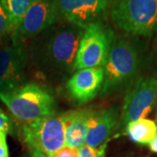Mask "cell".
Returning <instances> with one entry per match:
<instances>
[{
    "mask_svg": "<svg viewBox=\"0 0 157 157\" xmlns=\"http://www.w3.org/2000/svg\"><path fill=\"white\" fill-rule=\"evenodd\" d=\"M115 34L105 24L98 21L85 29L74 65L75 72L86 68L104 67Z\"/></svg>",
    "mask_w": 157,
    "mask_h": 157,
    "instance_id": "obj_6",
    "label": "cell"
},
{
    "mask_svg": "<svg viewBox=\"0 0 157 157\" xmlns=\"http://www.w3.org/2000/svg\"><path fill=\"white\" fill-rule=\"evenodd\" d=\"M129 139L137 144L148 145L157 135V124L149 119L143 118L129 122L126 127Z\"/></svg>",
    "mask_w": 157,
    "mask_h": 157,
    "instance_id": "obj_14",
    "label": "cell"
},
{
    "mask_svg": "<svg viewBox=\"0 0 157 157\" xmlns=\"http://www.w3.org/2000/svg\"><path fill=\"white\" fill-rule=\"evenodd\" d=\"M59 22L54 0H35L11 33L12 42L25 43Z\"/></svg>",
    "mask_w": 157,
    "mask_h": 157,
    "instance_id": "obj_9",
    "label": "cell"
},
{
    "mask_svg": "<svg viewBox=\"0 0 157 157\" xmlns=\"http://www.w3.org/2000/svg\"><path fill=\"white\" fill-rule=\"evenodd\" d=\"M155 112H156V115H157V103H156V110H155Z\"/></svg>",
    "mask_w": 157,
    "mask_h": 157,
    "instance_id": "obj_24",
    "label": "cell"
},
{
    "mask_svg": "<svg viewBox=\"0 0 157 157\" xmlns=\"http://www.w3.org/2000/svg\"><path fill=\"white\" fill-rule=\"evenodd\" d=\"M110 16L125 33L150 38L157 25V0H113Z\"/></svg>",
    "mask_w": 157,
    "mask_h": 157,
    "instance_id": "obj_4",
    "label": "cell"
},
{
    "mask_svg": "<svg viewBox=\"0 0 157 157\" xmlns=\"http://www.w3.org/2000/svg\"><path fill=\"white\" fill-rule=\"evenodd\" d=\"M20 138L31 154H41L51 157L66 146L65 129L61 115H54L22 123Z\"/></svg>",
    "mask_w": 157,
    "mask_h": 157,
    "instance_id": "obj_5",
    "label": "cell"
},
{
    "mask_svg": "<svg viewBox=\"0 0 157 157\" xmlns=\"http://www.w3.org/2000/svg\"><path fill=\"white\" fill-rule=\"evenodd\" d=\"M148 147L150 148V150L154 153L157 154V135H155V137L148 143Z\"/></svg>",
    "mask_w": 157,
    "mask_h": 157,
    "instance_id": "obj_21",
    "label": "cell"
},
{
    "mask_svg": "<svg viewBox=\"0 0 157 157\" xmlns=\"http://www.w3.org/2000/svg\"><path fill=\"white\" fill-rule=\"evenodd\" d=\"M155 42H156L157 43V25H156V27H155Z\"/></svg>",
    "mask_w": 157,
    "mask_h": 157,
    "instance_id": "obj_23",
    "label": "cell"
},
{
    "mask_svg": "<svg viewBox=\"0 0 157 157\" xmlns=\"http://www.w3.org/2000/svg\"><path fill=\"white\" fill-rule=\"evenodd\" d=\"M29 53L25 43L12 42L0 49V93L9 94L26 84Z\"/></svg>",
    "mask_w": 157,
    "mask_h": 157,
    "instance_id": "obj_8",
    "label": "cell"
},
{
    "mask_svg": "<svg viewBox=\"0 0 157 157\" xmlns=\"http://www.w3.org/2000/svg\"><path fill=\"white\" fill-rule=\"evenodd\" d=\"M119 110L115 107L94 110L90 118L86 145L95 148L107 142L119 122Z\"/></svg>",
    "mask_w": 157,
    "mask_h": 157,
    "instance_id": "obj_12",
    "label": "cell"
},
{
    "mask_svg": "<svg viewBox=\"0 0 157 157\" xmlns=\"http://www.w3.org/2000/svg\"><path fill=\"white\" fill-rule=\"evenodd\" d=\"M0 100L22 123L57 115V101L52 91L35 82H28L12 93H0Z\"/></svg>",
    "mask_w": 157,
    "mask_h": 157,
    "instance_id": "obj_3",
    "label": "cell"
},
{
    "mask_svg": "<svg viewBox=\"0 0 157 157\" xmlns=\"http://www.w3.org/2000/svg\"><path fill=\"white\" fill-rule=\"evenodd\" d=\"M32 157H46L41 154H32Z\"/></svg>",
    "mask_w": 157,
    "mask_h": 157,
    "instance_id": "obj_22",
    "label": "cell"
},
{
    "mask_svg": "<svg viewBox=\"0 0 157 157\" xmlns=\"http://www.w3.org/2000/svg\"><path fill=\"white\" fill-rule=\"evenodd\" d=\"M34 1L35 0H3L11 18L13 30L20 22L23 16Z\"/></svg>",
    "mask_w": 157,
    "mask_h": 157,
    "instance_id": "obj_15",
    "label": "cell"
},
{
    "mask_svg": "<svg viewBox=\"0 0 157 157\" xmlns=\"http://www.w3.org/2000/svg\"><path fill=\"white\" fill-rule=\"evenodd\" d=\"M155 63H156V68H157V57H156V61H155Z\"/></svg>",
    "mask_w": 157,
    "mask_h": 157,
    "instance_id": "obj_25",
    "label": "cell"
},
{
    "mask_svg": "<svg viewBox=\"0 0 157 157\" xmlns=\"http://www.w3.org/2000/svg\"><path fill=\"white\" fill-rule=\"evenodd\" d=\"M140 68V56L135 44L114 36L104 69V81L100 96L104 98L129 89L135 83Z\"/></svg>",
    "mask_w": 157,
    "mask_h": 157,
    "instance_id": "obj_2",
    "label": "cell"
},
{
    "mask_svg": "<svg viewBox=\"0 0 157 157\" xmlns=\"http://www.w3.org/2000/svg\"><path fill=\"white\" fill-rule=\"evenodd\" d=\"M13 27L11 18L6 10L3 0H0V41L9 33H11Z\"/></svg>",
    "mask_w": 157,
    "mask_h": 157,
    "instance_id": "obj_16",
    "label": "cell"
},
{
    "mask_svg": "<svg viewBox=\"0 0 157 157\" xmlns=\"http://www.w3.org/2000/svg\"><path fill=\"white\" fill-rule=\"evenodd\" d=\"M93 112L92 107H82L69 110L61 114L66 146L79 148L86 144L90 118Z\"/></svg>",
    "mask_w": 157,
    "mask_h": 157,
    "instance_id": "obj_13",
    "label": "cell"
},
{
    "mask_svg": "<svg viewBox=\"0 0 157 157\" xmlns=\"http://www.w3.org/2000/svg\"><path fill=\"white\" fill-rule=\"evenodd\" d=\"M103 81L102 67L86 68L76 71L69 77L66 88L68 95L76 104L84 105L100 95Z\"/></svg>",
    "mask_w": 157,
    "mask_h": 157,
    "instance_id": "obj_11",
    "label": "cell"
},
{
    "mask_svg": "<svg viewBox=\"0 0 157 157\" xmlns=\"http://www.w3.org/2000/svg\"><path fill=\"white\" fill-rule=\"evenodd\" d=\"M59 21L73 24L83 30L101 21L109 0H54Z\"/></svg>",
    "mask_w": 157,
    "mask_h": 157,
    "instance_id": "obj_10",
    "label": "cell"
},
{
    "mask_svg": "<svg viewBox=\"0 0 157 157\" xmlns=\"http://www.w3.org/2000/svg\"><path fill=\"white\" fill-rule=\"evenodd\" d=\"M156 103L157 77L155 75L140 77L129 87L124 98L118 128H125L129 122L147 118Z\"/></svg>",
    "mask_w": 157,
    "mask_h": 157,
    "instance_id": "obj_7",
    "label": "cell"
},
{
    "mask_svg": "<svg viewBox=\"0 0 157 157\" xmlns=\"http://www.w3.org/2000/svg\"><path fill=\"white\" fill-rule=\"evenodd\" d=\"M107 143L108 141L95 148L85 144L78 148V157H105Z\"/></svg>",
    "mask_w": 157,
    "mask_h": 157,
    "instance_id": "obj_17",
    "label": "cell"
},
{
    "mask_svg": "<svg viewBox=\"0 0 157 157\" xmlns=\"http://www.w3.org/2000/svg\"><path fill=\"white\" fill-rule=\"evenodd\" d=\"M6 135V133L0 132V157H9Z\"/></svg>",
    "mask_w": 157,
    "mask_h": 157,
    "instance_id": "obj_20",
    "label": "cell"
},
{
    "mask_svg": "<svg viewBox=\"0 0 157 157\" xmlns=\"http://www.w3.org/2000/svg\"><path fill=\"white\" fill-rule=\"evenodd\" d=\"M51 157H78V148L64 146L53 153Z\"/></svg>",
    "mask_w": 157,
    "mask_h": 157,
    "instance_id": "obj_19",
    "label": "cell"
},
{
    "mask_svg": "<svg viewBox=\"0 0 157 157\" xmlns=\"http://www.w3.org/2000/svg\"><path fill=\"white\" fill-rule=\"evenodd\" d=\"M0 132H4L7 134L12 135L14 132V124L9 115H7L0 108Z\"/></svg>",
    "mask_w": 157,
    "mask_h": 157,
    "instance_id": "obj_18",
    "label": "cell"
},
{
    "mask_svg": "<svg viewBox=\"0 0 157 157\" xmlns=\"http://www.w3.org/2000/svg\"><path fill=\"white\" fill-rule=\"evenodd\" d=\"M84 31L73 24L62 21L39 34L31 46L29 61L37 73L51 80L71 77L74 70L80 39Z\"/></svg>",
    "mask_w": 157,
    "mask_h": 157,
    "instance_id": "obj_1",
    "label": "cell"
}]
</instances>
